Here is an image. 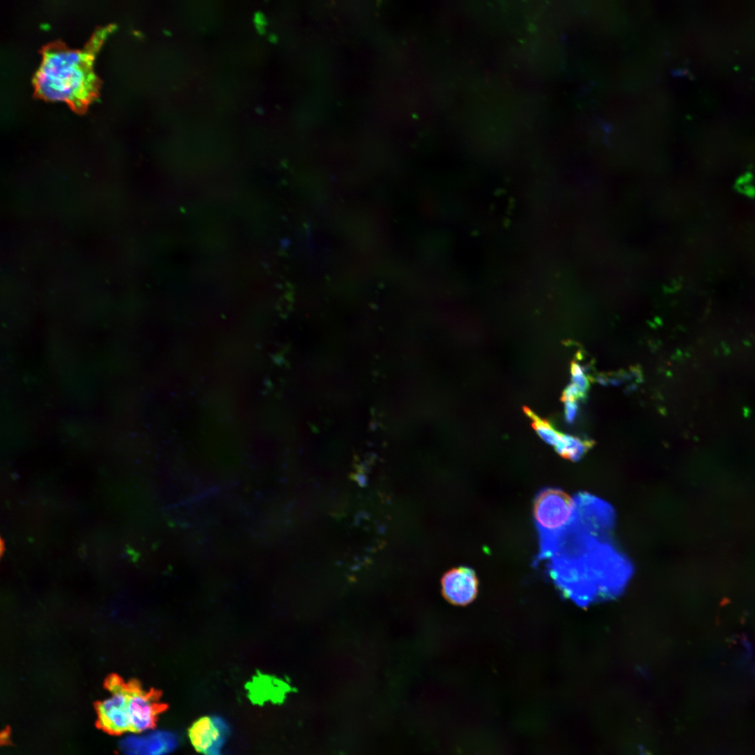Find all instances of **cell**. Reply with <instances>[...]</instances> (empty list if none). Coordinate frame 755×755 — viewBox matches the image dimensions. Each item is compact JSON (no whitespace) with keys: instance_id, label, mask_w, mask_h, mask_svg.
<instances>
[{"instance_id":"6da1fadb","label":"cell","mask_w":755,"mask_h":755,"mask_svg":"<svg viewBox=\"0 0 755 755\" xmlns=\"http://www.w3.org/2000/svg\"><path fill=\"white\" fill-rule=\"evenodd\" d=\"M115 25L96 28L82 48L72 49L60 40L43 45L41 59L32 78L34 95L45 101L65 102L77 113H84L99 94L101 80L93 62Z\"/></svg>"},{"instance_id":"7a4b0ae2","label":"cell","mask_w":755,"mask_h":755,"mask_svg":"<svg viewBox=\"0 0 755 755\" xmlns=\"http://www.w3.org/2000/svg\"><path fill=\"white\" fill-rule=\"evenodd\" d=\"M575 515L573 497L559 488L547 487L537 494L533 517L539 549L550 544L571 522Z\"/></svg>"},{"instance_id":"3957f363","label":"cell","mask_w":755,"mask_h":755,"mask_svg":"<svg viewBox=\"0 0 755 755\" xmlns=\"http://www.w3.org/2000/svg\"><path fill=\"white\" fill-rule=\"evenodd\" d=\"M106 687L110 694L97 706L100 726L115 734L130 732L127 710L128 686L118 677L112 676L107 680Z\"/></svg>"},{"instance_id":"277c9868","label":"cell","mask_w":755,"mask_h":755,"mask_svg":"<svg viewBox=\"0 0 755 755\" xmlns=\"http://www.w3.org/2000/svg\"><path fill=\"white\" fill-rule=\"evenodd\" d=\"M573 499L575 519L591 532L610 537L615 522L611 505L587 492H579Z\"/></svg>"},{"instance_id":"5b68a950","label":"cell","mask_w":755,"mask_h":755,"mask_svg":"<svg viewBox=\"0 0 755 755\" xmlns=\"http://www.w3.org/2000/svg\"><path fill=\"white\" fill-rule=\"evenodd\" d=\"M167 708L159 701L157 692L146 691L136 684L128 686L127 710L130 732L141 733L156 726L158 715Z\"/></svg>"},{"instance_id":"8992f818","label":"cell","mask_w":755,"mask_h":755,"mask_svg":"<svg viewBox=\"0 0 755 755\" xmlns=\"http://www.w3.org/2000/svg\"><path fill=\"white\" fill-rule=\"evenodd\" d=\"M479 580L473 569L458 566L447 570L441 579V591L445 600L454 605L465 606L477 597Z\"/></svg>"},{"instance_id":"52a82bcc","label":"cell","mask_w":755,"mask_h":755,"mask_svg":"<svg viewBox=\"0 0 755 755\" xmlns=\"http://www.w3.org/2000/svg\"><path fill=\"white\" fill-rule=\"evenodd\" d=\"M227 733V726L220 719L203 717L191 726L188 735L196 752L204 755H220Z\"/></svg>"},{"instance_id":"ba28073f","label":"cell","mask_w":755,"mask_h":755,"mask_svg":"<svg viewBox=\"0 0 755 755\" xmlns=\"http://www.w3.org/2000/svg\"><path fill=\"white\" fill-rule=\"evenodd\" d=\"M173 745V737L164 733L128 737L122 743L124 755H164Z\"/></svg>"},{"instance_id":"9c48e42d","label":"cell","mask_w":755,"mask_h":755,"mask_svg":"<svg viewBox=\"0 0 755 755\" xmlns=\"http://www.w3.org/2000/svg\"><path fill=\"white\" fill-rule=\"evenodd\" d=\"M592 440L562 433L558 443L554 446L555 451L563 458L577 461L594 446Z\"/></svg>"},{"instance_id":"30bf717a","label":"cell","mask_w":755,"mask_h":755,"mask_svg":"<svg viewBox=\"0 0 755 755\" xmlns=\"http://www.w3.org/2000/svg\"><path fill=\"white\" fill-rule=\"evenodd\" d=\"M527 414L533 419V427L537 434L549 445L554 446L559 440L562 433L557 431L549 422L542 419L531 411Z\"/></svg>"},{"instance_id":"8fae6325","label":"cell","mask_w":755,"mask_h":755,"mask_svg":"<svg viewBox=\"0 0 755 755\" xmlns=\"http://www.w3.org/2000/svg\"><path fill=\"white\" fill-rule=\"evenodd\" d=\"M570 372L572 383L575 384L581 392L585 395L589 388V380L581 366L577 363H573Z\"/></svg>"},{"instance_id":"7c38bea8","label":"cell","mask_w":755,"mask_h":755,"mask_svg":"<svg viewBox=\"0 0 755 755\" xmlns=\"http://www.w3.org/2000/svg\"><path fill=\"white\" fill-rule=\"evenodd\" d=\"M564 403L565 419L568 423H573L576 418L578 411L577 401H564Z\"/></svg>"},{"instance_id":"4fadbf2b","label":"cell","mask_w":755,"mask_h":755,"mask_svg":"<svg viewBox=\"0 0 755 755\" xmlns=\"http://www.w3.org/2000/svg\"><path fill=\"white\" fill-rule=\"evenodd\" d=\"M578 387L571 383L564 390L563 394V398L564 401H577L579 398H582L584 396Z\"/></svg>"},{"instance_id":"5bb4252c","label":"cell","mask_w":755,"mask_h":755,"mask_svg":"<svg viewBox=\"0 0 755 755\" xmlns=\"http://www.w3.org/2000/svg\"><path fill=\"white\" fill-rule=\"evenodd\" d=\"M3 545H4L3 540L1 539V554L3 553V550L4 549Z\"/></svg>"}]
</instances>
